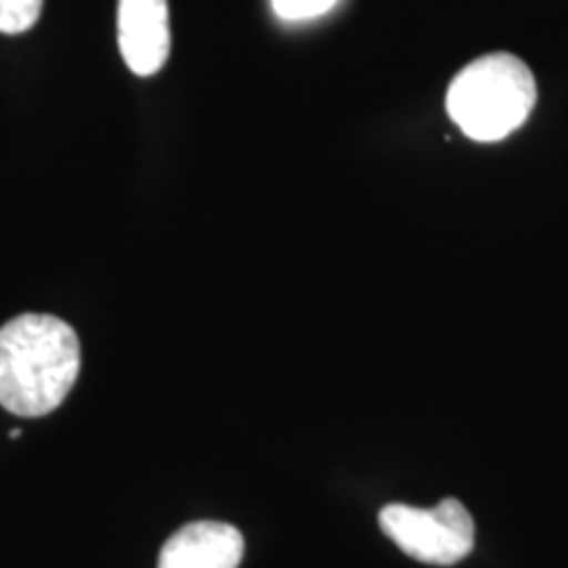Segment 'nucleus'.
Instances as JSON below:
<instances>
[{
    "instance_id": "3",
    "label": "nucleus",
    "mask_w": 568,
    "mask_h": 568,
    "mask_svg": "<svg viewBox=\"0 0 568 568\" xmlns=\"http://www.w3.org/2000/svg\"><path fill=\"white\" fill-rule=\"evenodd\" d=\"M379 527L406 556L432 566H456L474 550V518L456 497L435 508L393 503L379 510Z\"/></svg>"
},
{
    "instance_id": "7",
    "label": "nucleus",
    "mask_w": 568,
    "mask_h": 568,
    "mask_svg": "<svg viewBox=\"0 0 568 568\" xmlns=\"http://www.w3.org/2000/svg\"><path fill=\"white\" fill-rule=\"evenodd\" d=\"M339 0H272V9L282 21H308L329 13Z\"/></svg>"
},
{
    "instance_id": "5",
    "label": "nucleus",
    "mask_w": 568,
    "mask_h": 568,
    "mask_svg": "<svg viewBox=\"0 0 568 568\" xmlns=\"http://www.w3.org/2000/svg\"><path fill=\"white\" fill-rule=\"evenodd\" d=\"M243 552L245 539L232 524L195 521L169 537L159 568H237Z\"/></svg>"
},
{
    "instance_id": "1",
    "label": "nucleus",
    "mask_w": 568,
    "mask_h": 568,
    "mask_svg": "<svg viewBox=\"0 0 568 568\" xmlns=\"http://www.w3.org/2000/svg\"><path fill=\"white\" fill-rule=\"evenodd\" d=\"M80 339L67 322L24 314L0 326V406L13 416H45L80 376Z\"/></svg>"
},
{
    "instance_id": "8",
    "label": "nucleus",
    "mask_w": 568,
    "mask_h": 568,
    "mask_svg": "<svg viewBox=\"0 0 568 568\" xmlns=\"http://www.w3.org/2000/svg\"><path fill=\"white\" fill-rule=\"evenodd\" d=\"M9 437H11V439H19V437H21V429H11Z\"/></svg>"
},
{
    "instance_id": "4",
    "label": "nucleus",
    "mask_w": 568,
    "mask_h": 568,
    "mask_svg": "<svg viewBox=\"0 0 568 568\" xmlns=\"http://www.w3.org/2000/svg\"><path fill=\"white\" fill-rule=\"evenodd\" d=\"M119 51L138 77H153L172 51L169 0H119Z\"/></svg>"
},
{
    "instance_id": "2",
    "label": "nucleus",
    "mask_w": 568,
    "mask_h": 568,
    "mask_svg": "<svg viewBox=\"0 0 568 568\" xmlns=\"http://www.w3.org/2000/svg\"><path fill=\"white\" fill-rule=\"evenodd\" d=\"M537 103L531 69L510 53H489L471 61L447 88V116L477 142L506 140L529 119Z\"/></svg>"
},
{
    "instance_id": "6",
    "label": "nucleus",
    "mask_w": 568,
    "mask_h": 568,
    "mask_svg": "<svg viewBox=\"0 0 568 568\" xmlns=\"http://www.w3.org/2000/svg\"><path fill=\"white\" fill-rule=\"evenodd\" d=\"M42 0H0V32L21 34L38 24Z\"/></svg>"
}]
</instances>
